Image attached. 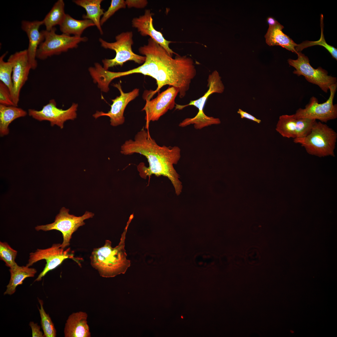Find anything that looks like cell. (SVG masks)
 I'll return each mask as SVG.
<instances>
[{"instance_id": "1", "label": "cell", "mask_w": 337, "mask_h": 337, "mask_svg": "<svg viewBox=\"0 0 337 337\" xmlns=\"http://www.w3.org/2000/svg\"><path fill=\"white\" fill-rule=\"evenodd\" d=\"M139 51L146 57L142 65L125 71H108L106 75L108 81L111 82L116 78L136 73L150 76L156 80L157 87L146 98L148 99L159 92L161 88L166 85L177 87L180 90L184 87L189 73L188 63L185 56L178 55L175 58H173L150 37L148 39L147 44L140 46Z\"/></svg>"}, {"instance_id": "2", "label": "cell", "mask_w": 337, "mask_h": 337, "mask_svg": "<svg viewBox=\"0 0 337 337\" xmlns=\"http://www.w3.org/2000/svg\"><path fill=\"white\" fill-rule=\"evenodd\" d=\"M120 153L125 155L139 154L145 157L148 167L142 164L138 166L142 177L154 175L167 177L173 185L176 194L179 195L182 187L179 175L173 167L181 157V150L178 146H160L152 138L148 129L144 128L138 132L133 140H126L121 147Z\"/></svg>"}, {"instance_id": "3", "label": "cell", "mask_w": 337, "mask_h": 337, "mask_svg": "<svg viewBox=\"0 0 337 337\" xmlns=\"http://www.w3.org/2000/svg\"><path fill=\"white\" fill-rule=\"evenodd\" d=\"M133 217V214L131 215L117 246L113 247L111 242L106 240L103 246L94 248L92 252L91 265L101 277H112L124 274L130 266V261L126 258L125 241L129 225Z\"/></svg>"}, {"instance_id": "4", "label": "cell", "mask_w": 337, "mask_h": 337, "mask_svg": "<svg viewBox=\"0 0 337 337\" xmlns=\"http://www.w3.org/2000/svg\"><path fill=\"white\" fill-rule=\"evenodd\" d=\"M337 134L325 124L316 121L309 134L305 137L293 139L309 154L320 157L335 156Z\"/></svg>"}, {"instance_id": "5", "label": "cell", "mask_w": 337, "mask_h": 337, "mask_svg": "<svg viewBox=\"0 0 337 337\" xmlns=\"http://www.w3.org/2000/svg\"><path fill=\"white\" fill-rule=\"evenodd\" d=\"M207 81L208 89L202 96L197 100H190L189 103L185 105L176 104L175 109L181 110L189 105H193L198 109V112L195 116L184 119L179 124V126L184 127L192 124L196 129H201L212 125H218L221 123L219 118L206 115L203 110L209 96L213 93H222L225 87L219 73L216 70L209 75Z\"/></svg>"}, {"instance_id": "6", "label": "cell", "mask_w": 337, "mask_h": 337, "mask_svg": "<svg viewBox=\"0 0 337 337\" xmlns=\"http://www.w3.org/2000/svg\"><path fill=\"white\" fill-rule=\"evenodd\" d=\"M133 37L132 32L128 31L116 36V41L114 42H109L101 38L99 39L102 47L114 50L116 52L114 58L102 60L105 69L108 70L110 67L118 65L122 66L124 63L129 61H133L139 64L144 62L146 57L136 54L132 50V46L134 43Z\"/></svg>"}, {"instance_id": "7", "label": "cell", "mask_w": 337, "mask_h": 337, "mask_svg": "<svg viewBox=\"0 0 337 337\" xmlns=\"http://www.w3.org/2000/svg\"><path fill=\"white\" fill-rule=\"evenodd\" d=\"M56 30L54 27L49 31H42L44 39L37 50V58L44 60L53 55H59L69 49L77 48L79 43L86 42L88 39L85 37L71 36L64 33L58 35L56 33Z\"/></svg>"}, {"instance_id": "8", "label": "cell", "mask_w": 337, "mask_h": 337, "mask_svg": "<svg viewBox=\"0 0 337 337\" xmlns=\"http://www.w3.org/2000/svg\"><path fill=\"white\" fill-rule=\"evenodd\" d=\"M69 211V209L62 208L59 213L56 216L54 222L45 225L37 226L35 227V229L37 231H47L53 230L60 231L63 238L61 247L64 249L70 245L73 233L80 227L85 224L84 221L92 218L94 215L93 213L86 211L82 216L77 217L70 214Z\"/></svg>"}, {"instance_id": "9", "label": "cell", "mask_w": 337, "mask_h": 337, "mask_svg": "<svg viewBox=\"0 0 337 337\" xmlns=\"http://www.w3.org/2000/svg\"><path fill=\"white\" fill-rule=\"evenodd\" d=\"M296 60L289 59L288 64L295 69L293 73L298 76H303L309 82L317 85L325 93L330 87L337 83L336 77L328 75V71L320 66L314 68L310 65L308 58L301 52L296 53Z\"/></svg>"}, {"instance_id": "10", "label": "cell", "mask_w": 337, "mask_h": 337, "mask_svg": "<svg viewBox=\"0 0 337 337\" xmlns=\"http://www.w3.org/2000/svg\"><path fill=\"white\" fill-rule=\"evenodd\" d=\"M61 244H54L50 247L45 249H37L34 252L30 253L28 262L26 266L30 267L37 262L44 259L46 264L43 270L39 275L35 281H40L49 271L61 265L66 259H71L76 261L80 266L82 258L74 256L73 251L70 247L65 250L61 247Z\"/></svg>"}, {"instance_id": "11", "label": "cell", "mask_w": 337, "mask_h": 337, "mask_svg": "<svg viewBox=\"0 0 337 337\" xmlns=\"http://www.w3.org/2000/svg\"><path fill=\"white\" fill-rule=\"evenodd\" d=\"M337 88V83L330 87L329 97L322 103H319L316 98L312 97L305 108H300L296 111L293 114L295 117L318 120L322 123L336 119L337 118V105L334 104L333 100Z\"/></svg>"}, {"instance_id": "12", "label": "cell", "mask_w": 337, "mask_h": 337, "mask_svg": "<svg viewBox=\"0 0 337 337\" xmlns=\"http://www.w3.org/2000/svg\"><path fill=\"white\" fill-rule=\"evenodd\" d=\"M78 105L73 103L71 106L66 110L58 108L54 99L49 100L48 103L43 106L40 110L34 109L28 110V115L33 118L40 121H47L50 125H55L62 129L65 122L69 120H74L76 118Z\"/></svg>"}, {"instance_id": "13", "label": "cell", "mask_w": 337, "mask_h": 337, "mask_svg": "<svg viewBox=\"0 0 337 337\" xmlns=\"http://www.w3.org/2000/svg\"><path fill=\"white\" fill-rule=\"evenodd\" d=\"M179 92L178 88L169 87L159 94L154 99L151 100L146 99V104L142 110L145 111L146 113V129H148L151 121L158 120L168 110H172L175 107V98Z\"/></svg>"}, {"instance_id": "14", "label": "cell", "mask_w": 337, "mask_h": 337, "mask_svg": "<svg viewBox=\"0 0 337 337\" xmlns=\"http://www.w3.org/2000/svg\"><path fill=\"white\" fill-rule=\"evenodd\" d=\"M7 61L13 64V90L11 95L15 105L17 106L21 90L27 81L31 69L27 50L17 51L11 55Z\"/></svg>"}, {"instance_id": "15", "label": "cell", "mask_w": 337, "mask_h": 337, "mask_svg": "<svg viewBox=\"0 0 337 337\" xmlns=\"http://www.w3.org/2000/svg\"><path fill=\"white\" fill-rule=\"evenodd\" d=\"M316 121L306 118H296L293 114L279 117L276 129L283 137L294 139L305 137L310 132Z\"/></svg>"}, {"instance_id": "16", "label": "cell", "mask_w": 337, "mask_h": 337, "mask_svg": "<svg viewBox=\"0 0 337 337\" xmlns=\"http://www.w3.org/2000/svg\"><path fill=\"white\" fill-rule=\"evenodd\" d=\"M113 86L117 88L120 92V95L112 100V104L111 108L107 113L96 111L93 116L96 119L100 116H106L110 118V125L116 126L122 125L125 121L124 113L128 104L135 98L139 95V90L135 89L128 93H124L120 83L114 84Z\"/></svg>"}, {"instance_id": "17", "label": "cell", "mask_w": 337, "mask_h": 337, "mask_svg": "<svg viewBox=\"0 0 337 337\" xmlns=\"http://www.w3.org/2000/svg\"><path fill=\"white\" fill-rule=\"evenodd\" d=\"M153 14L150 10L146 9L143 15L133 19L132 27L136 28L142 36H150L163 47L170 56H172L173 54L178 55L169 47V44L172 42L166 40L162 34L154 28Z\"/></svg>"}, {"instance_id": "18", "label": "cell", "mask_w": 337, "mask_h": 337, "mask_svg": "<svg viewBox=\"0 0 337 337\" xmlns=\"http://www.w3.org/2000/svg\"><path fill=\"white\" fill-rule=\"evenodd\" d=\"M43 25L42 21H32L24 20L21 22V28L27 36L29 44L27 50L31 69H35L37 66L36 53L38 47L43 42L44 37L43 32L39 31L40 27Z\"/></svg>"}, {"instance_id": "19", "label": "cell", "mask_w": 337, "mask_h": 337, "mask_svg": "<svg viewBox=\"0 0 337 337\" xmlns=\"http://www.w3.org/2000/svg\"><path fill=\"white\" fill-rule=\"evenodd\" d=\"M87 314L84 312L73 313L68 317L64 329L65 337H90Z\"/></svg>"}, {"instance_id": "20", "label": "cell", "mask_w": 337, "mask_h": 337, "mask_svg": "<svg viewBox=\"0 0 337 337\" xmlns=\"http://www.w3.org/2000/svg\"><path fill=\"white\" fill-rule=\"evenodd\" d=\"M284 28L278 21L274 25L269 26L265 36L266 43L270 46L279 45L296 53L295 48L298 44L283 32Z\"/></svg>"}, {"instance_id": "21", "label": "cell", "mask_w": 337, "mask_h": 337, "mask_svg": "<svg viewBox=\"0 0 337 337\" xmlns=\"http://www.w3.org/2000/svg\"><path fill=\"white\" fill-rule=\"evenodd\" d=\"M25 110L15 106H6L0 104V135L3 137L9 132V126L13 120L27 115Z\"/></svg>"}, {"instance_id": "22", "label": "cell", "mask_w": 337, "mask_h": 337, "mask_svg": "<svg viewBox=\"0 0 337 337\" xmlns=\"http://www.w3.org/2000/svg\"><path fill=\"white\" fill-rule=\"evenodd\" d=\"M10 279L7 286V289L4 294L12 295L15 293L17 286L21 285L25 279L33 277L37 273L34 268H29L27 266H19L18 265L10 268Z\"/></svg>"}, {"instance_id": "23", "label": "cell", "mask_w": 337, "mask_h": 337, "mask_svg": "<svg viewBox=\"0 0 337 337\" xmlns=\"http://www.w3.org/2000/svg\"><path fill=\"white\" fill-rule=\"evenodd\" d=\"M102 0H75L73 2L77 5L85 10L86 14L83 15L84 19H89L94 23L101 34H103L100 24V17L104 13V9L101 8L100 4Z\"/></svg>"}, {"instance_id": "24", "label": "cell", "mask_w": 337, "mask_h": 337, "mask_svg": "<svg viewBox=\"0 0 337 337\" xmlns=\"http://www.w3.org/2000/svg\"><path fill=\"white\" fill-rule=\"evenodd\" d=\"M94 26H95L94 23L90 20H77L66 14L64 19L60 25V28L62 33L80 37L85 29Z\"/></svg>"}, {"instance_id": "25", "label": "cell", "mask_w": 337, "mask_h": 337, "mask_svg": "<svg viewBox=\"0 0 337 337\" xmlns=\"http://www.w3.org/2000/svg\"><path fill=\"white\" fill-rule=\"evenodd\" d=\"M65 3L63 0H58L42 20L47 31H50L56 25L62 22L66 14L64 11Z\"/></svg>"}, {"instance_id": "26", "label": "cell", "mask_w": 337, "mask_h": 337, "mask_svg": "<svg viewBox=\"0 0 337 337\" xmlns=\"http://www.w3.org/2000/svg\"><path fill=\"white\" fill-rule=\"evenodd\" d=\"M320 27L321 29V36L320 40L316 41H305L298 44L295 47L296 53L300 52L303 49L308 47L315 45H319L325 47L330 53L333 58L337 59V49L333 46L327 44L325 40L323 33V16L320 15Z\"/></svg>"}, {"instance_id": "27", "label": "cell", "mask_w": 337, "mask_h": 337, "mask_svg": "<svg viewBox=\"0 0 337 337\" xmlns=\"http://www.w3.org/2000/svg\"><path fill=\"white\" fill-rule=\"evenodd\" d=\"M7 52L3 54L0 57V80L8 88L12 94L13 90L12 75L13 64L7 61H5L4 59Z\"/></svg>"}, {"instance_id": "28", "label": "cell", "mask_w": 337, "mask_h": 337, "mask_svg": "<svg viewBox=\"0 0 337 337\" xmlns=\"http://www.w3.org/2000/svg\"><path fill=\"white\" fill-rule=\"evenodd\" d=\"M38 300L40 305V308H38V310L41 318V323L44 337H56V330L49 314L46 313L44 310L43 301L39 299Z\"/></svg>"}, {"instance_id": "29", "label": "cell", "mask_w": 337, "mask_h": 337, "mask_svg": "<svg viewBox=\"0 0 337 337\" xmlns=\"http://www.w3.org/2000/svg\"><path fill=\"white\" fill-rule=\"evenodd\" d=\"M17 251L13 249L6 242H0V258L5 263L6 265L10 268L17 265L15 260Z\"/></svg>"}, {"instance_id": "30", "label": "cell", "mask_w": 337, "mask_h": 337, "mask_svg": "<svg viewBox=\"0 0 337 337\" xmlns=\"http://www.w3.org/2000/svg\"><path fill=\"white\" fill-rule=\"evenodd\" d=\"M126 6L125 2L124 0H111L110 6L107 10L104 12L100 20L101 26L116 11L121 8H125Z\"/></svg>"}, {"instance_id": "31", "label": "cell", "mask_w": 337, "mask_h": 337, "mask_svg": "<svg viewBox=\"0 0 337 337\" xmlns=\"http://www.w3.org/2000/svg\"><path fill=\"white\" fill-rule=\"evenodd\" d=\"M0 104L6 106H15L8 87L0 81Z\"/></svg>"}, {"instance_id": "32", "label": "cell", "mask_w": 337, "mask_h": 337, "mask_svg": "<svg viewBox=\"0 0 337 337\" xmlns=\"http://www.w3.org/2000/svg\"><path fill=\"white\" fill-rule=\"evenodd\" d=\"M126 5L128 8L134 7L142 8L145 7L148 4L146 0H126L125 1Z\"/></svg>"}, {"instance_id": "33", "label": "cell", "mask_w": 337, "mask_h": 337, "mask_svg": "<svg viewBox=\"0 0 337 337\" xmlns=\"http://www.w3.org/2000/svg\"><path fill=\"white\" fill-rule=\"evenodd\" d=\"M29 325L32 329V337H44V334L40 330V326L37 325V323L31 321Z\"/></svg>"}, {"instance_id": "34", "label": "cell", "mask_w": 337, "mask_h": 337, "mask_svg": "<svg viewBox=\"0 0 337 337\" xmlns=\"http://www.w3.org/2000/svg\"><path fill=\"white\" fill-rule=\"evenodd\" d=\"M237 113L240 114L241 118H245L248 119L252 120L258 123H260L261 120L256 118L255 117L249 114L246 111H244L241 109H239L237 112Z\"/></svg>"}, {"instance_id": "35", "label": "cell", "mask_w": 337, "mask_h": 337, "mask_svg": "<svg viewBox=\"0 0 337 337\" xmlns=\"http://www.w3.org/2000/svg\"><path fill=\"white\" fill-rule=\"evenodd\" d=\"M267 21L269 26L273 25L277 22L274 18L271 17H268L267 19Z\"/></svg>"}]
</instances>
